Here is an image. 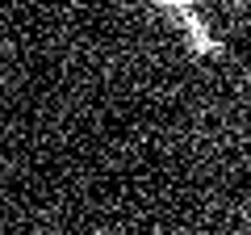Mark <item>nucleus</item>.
Returning <instances> with one entry per match:
<instances>
[{
    "instance_id": "obj_1",
    "label": "nucleus",
    "mask_w": 251,
    "mask_h": 235,
    "mask_svg": "<svg viewBox=\"0 0 251 235\" xmlns=\"http://www.w3.org/2000/svg\"><path fill=\"white\" fill-rule=\"evenodd\" d=\"M168 4H180V0H168Z\"/></svg>"
}]
</instances>
